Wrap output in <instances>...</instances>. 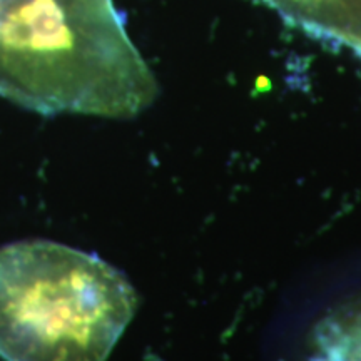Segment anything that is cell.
<instances>
[{
    "instance_id": "1",
    "label": "cell",
    "mask_w": 361,
    "mask_h": 361,
    "mask_svg": "<svg viewBox=\"0 0 361 361\" xmlns=\"http://www.w3.org/2000/svg\"><path fill=\"white\" fill-rule=\"evenodd\" d=\"M137 310L114 266L25 239L0 247V360L107 361Z\"/></svg>"
},
{
    "instance_id": "2",
    "label": "cell",
    "mask_w": 361,
    "mask_h": 361,
    "mask_svg": "<svg viewBox=\"0 0 361 361\" xmlns=\"http://www.w3.org/2000/svg\"><path fill=\"white\" fill-rule=\"evenodd\" d=\"M308 361H361V313L336 316L316 329Z\"/></svg>"
},
{
    "instance_id": "3",
    "label": "cell",
    "mask_w": 361,
    "mask_h": 361,
    "mask_svg": "<svg viewBox=\"0 0 361 361\" xmlns=\"http://www.w3.org/2000/svg\"><path fill=\"white\" fill-rule=\"evenodd\" d=\"M27 2V0H0V16L2 13H6L7 11H11V8L20 6V4Z\"/></svg>"
}]
</instances>
